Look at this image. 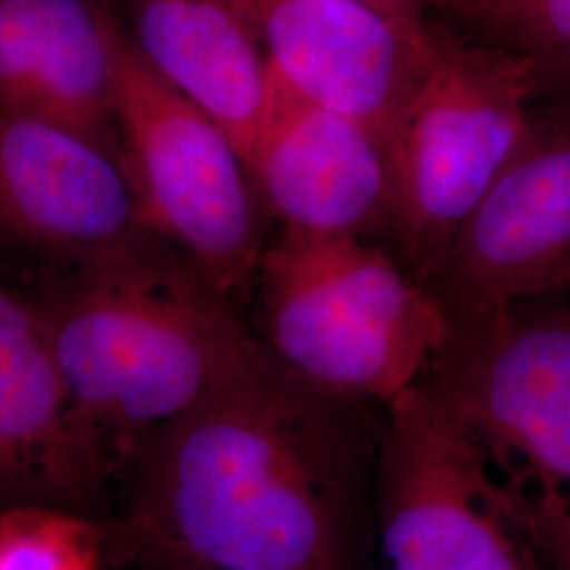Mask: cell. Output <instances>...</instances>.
Here are the masks:
<instances>
[{"instance_id":"obj_1","label":"cell","mask_w":570,"mask_h":570,"mask_svg":"<svg viewBox=\"0 0 570 570\" xmlns=\"http://www.w3.org/2000/svg\"><path fill=\"white\" fill-rule=\"evenodd\" d=\"M383 421L271 355L157 431L131 473L138 569L357 570Z\"/></svg>"},{"instance_id":"obj_15","label":"cell","mask_w":570,"mask_h":570,"mask_svg":"<svg viewBox=\"0 0 570 570\" xmlns=\"http://www.w3.org/2000/svg\"><path fill=\"white\" fill-rule=\"evenodd\" d=\"M108 537L94 515L56 505L0 510V570H104Z\"/></svg>"},{"instance_id":"obj_3","label":"cell","mask_w":570,"mask_h":570,"mask_svg":"<svg viewBox=\"0 0 570 570\" xmlns=\"http://www.w3.org/2000/svg\"><path fill=\"white\" fill-rule=\"evenodd\" d=\"M452 317L423 379L551 570H570V298Z\"/></svg>"},{"instance_id":"obj_6","label":"cell","mask_w":570,"mask_h":570,"mask_svg":"<svg viewBox=\"0 0 570 570\" xmlns=\"http://www.w3.org/2000/svg\"><path fill=\"white\" fill-rule=\"evenodd\" d=\"M115 108L122 165L148 230L228 296L256 282L268 218L242 150L140 60L122 30Z\"/></svg>"},{"instance_id":"obj_19","label":"cell","mask_w":570,"mask_h":570,"mask_svg":"<svg viewBox=\"0 0 570 570\" xmlns=\"http://www.w3.org/2000/svg\"><path fill=\"white\" fill-rule=\"evenodd\" d=\"M146 570H186V569H167V567H161V569H146Z\"/></svg>"},{"instance_id":"obj_9","label":"cell","mask_w":570,"mask_h":570,"mask_svg":"<svg viewBox=\"0 0 570 570\" xmlns=\"http://www.w3.org/2000/svg\"><path fill=\"white\" fill-rule=\"evenodd\" d=\"M541 96L510 164L429 275L450 317L570 287V91Z\"/></svg>"},{"instance_id":"obj_17","label":"cell","mask_w":570,"mask_h":570,"mask_svg":"<svg viewBox=\"0 0 570 570\" xmlns=\"http://www.w3.org/2000/svg\"><path fill=\"white\" fill-rule=\"evenodd\" d=\"M370 7H376L397 20L410 21V23H425L428 21V9L442 7L446 9L450 0H360Z\"/></svg>"},{"instance_id":"obj_12","label":"cell","mask_w":570,"mask_h":570,"mask_svg":"<svg viewBox=\"0 0 570 570\" xmlns=\"http://www.w3.org/2000/svg\"><path fill=\"white\" fill-rule=\"evenodd\" d=\"M119 41L108 0H0V104L121 155Z\"/></svg>"},{"instance_id":"obj_5","label":"cell","mask_w":570,"mask_h":570,"mask_svg":"<svg viewBox=\"0 0 570 570\" xmlns=\"http://www.w3.org/2000/svg\"><path fill=\"white\" fill-rule=\"evenodd\" d=\"M539 98L532 58L433 26L428 63L387 144L391 233L423 284L510 164Z\"/></svg>"},{"instance_id":"obj_11","label":"cell","mask_w":570,"mask_h":570,"mask_svg":"<svg viewBox=\"0 0 570 570\" xmlns=\"http://www.w3.org/2000/svg\"><path fill=\"white\" fill-rule=\"evenodd\" d=\"M245 165L266 218L287 233L360 237L393 228L387 146L364 122L275 82Z\"/></svg>"},{"instance_id":"obj_2","label":"cell","mask_w":570,"mask_h":570,"mask_svg":"<svg viewBox=\"0 0 570 570\" xmlns=\"http://www.w3.org/2000/svg\"><path fill=\"white\" fill-rule=\"evenodd\" d=\"M41 317L98 490L268 355L220 285L159 237L21 292Z\"/></svg>"},{"instance_id":"obj_7","label":"cell","mask_w":570,"mask_h":570,"mask_svg":"<svg viewBox=\"0 0 570 570\" xmlns=\"http://www.w3.org/2000/svg\"><path fill=\"white\" fill-rule=\"evenodd\" d=\"M372 518L381 570H551L423 381L385 406Z\"/></svg>"},{"instance_id":"obj_10","label":"cell","mask_w":570,"mask_h":570,"mask_svg":"<svg viewBox=\"0 0 570 570\" xmlns=\"http://www.w3.org/2000/svg\"><path fill=\"white\" fill-rule=\"evenodd\" d=\"M273 81L364 122L385 146L428 63L433 23L360 0H244Z\"/></svg>"},{"instance_id":"obj_18","label":"cell","mask_w":570,"mask_h":570,"mask_svg":"<svg viewBox=\"0 0 570 570\" xmlns=\"http://www.w3.org/2000/svg\"><path fill=\"white\" fill-rule=\"evenodd\" d=\"M537 61L541 91H570V53Z\"/></svg>"},{"instance_id":"obj_8","label":"cell","mask_w":570,"mask_h":570,"mask_svg":"<svg viewBox=\"0 0 570 570\" xmlns=\"http://www.w3.org/2000/svg\"><path fill=\"white\" fill-rule=\"evenodd\" d=\"M157 237L121 155L0 104V275L20 292Z\"/></svg>"},{"instance_id":"obj_4","label":"cell","mask_w":570,"mask_h":570,"mask_svg":"<svg viewBox=\"0 0 570 570\" xmlns=\"http://www.w3.org/2000/svg\"><path fill=\"white\" fill-rule=\"evenodd\" d=\"M256 282L268 355L366 404L387 406L419 385L452 332L435 292L360 237L282 230Z\"/></svg>"},{"instance_id":"obj_13","label":"cell","mask_w":570,"mask_h":570,"mask_svg":"<svg viewBox=\"0 0 570 570\" xmlns=\"http://www.w3.org/2000/svg\"><path fill=\"white\" fill-rule=\"evenodd\" d=\"M140 60L247 155L275 96L244 0H108Z\"/></svg>"},{"instance_id":"obj_14","label":"cell","mask_w":570,"mask_h":570,"mask_svg":"<svg viewBox=\"0 0 570 570\" xmlns=\"http://www.w3.org/2000/svg\"><path fill=\"white\" fill-rule=\"evenodd\" d=\"M98 497L41 317L0 275V510L56 505L89 513Z\"/></svg>"},{"instance_id":"obj_16","label":"cell","mask_w":570,"mask_h":570,"mask_svg":"<svg viewBox=\"0 0 570 570\" xmlns=\"http://www.w3.org/2000/svg\"><path fill=\"white\" fill-rule=\"evenodd\" d=\"M480 39L532 60L570 53V0H450Z\"/></svg>"}]
</instances>
